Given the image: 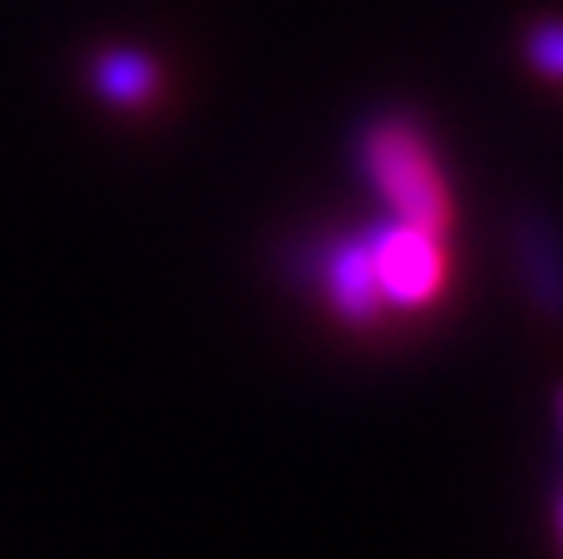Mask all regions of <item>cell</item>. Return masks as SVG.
I'll return each mask as SVG.
<instances>
[{
  "instance_id": "cell-1",
  "label": "cell",
  "mask_w": 563,
  "mask_h": 559,
  "mask_svg": "<svg viewBox=\"0 0 563 559\" xmlns=\"http://www.w3.org/2000/svg\"><path fill=\"white\" fill-rule=\"evenodd\" d=\"M361 154H366L371 184L396 208L400 223L445 233L450 194L435 168V154H430V144L416 134V124H406V119H376V124L366 129V149H361Z\"/></svg>"
},
{
  "instance_id": "cell-2",
  "label": "cell",
  "mask_w": 563,
  "mask_h": 559,
  "mask_svg": "<svg viewBox=\"0 0 563 559\" xmlns=\"http://www.w3.org/2000/svg\"><path fill=\"white\" fill-rule=\"evenodd\" d=\"M366 267L376 297H390L400 307H420L440 293V277H445V248L440 233L416 223H396L366 248Z\"/></svg>"
},
{
  "instance_id": "cell-3",
  "label": "cell",
  "mask_w": 563,
  "mask_h": 559,
  "mask_svg": "<svg viewBox=\"0 0 563 559\" xmlns=\"http://www.w3.org/2000/svg\"><path fill=\"white\" fill-rule=\"evenodd\" d=\"M99 85L119 99H139L148 89V69H144V59H134V55H114L99 65Z\"/></svg>"
}]
</instances>
